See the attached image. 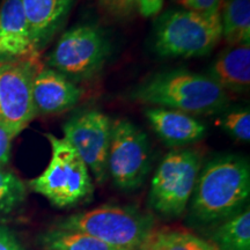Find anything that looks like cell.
Segmentation results:
<instances>
[{"instance_id": "cell-1", "label": "cell", "mask_w": 250, "mask_h": 250, "mask_svg": "<svg viewBox=\"0 0 250 250\" xmlns=\"http://www.w3.org/2000/svg\"><path fill=\"white\" fill-rule=\"evenodd\" d=\"M250 196V167L239 155H223L208 161L199 171L190 199L196 223L217 224L246 208Z\"/></svg>"}, {"instance_id": "cell-2", "label": "cell", "mask_w": 250, "mask_h": 250, "mask_svg": "<svg viewBox=\"0 0 250 250\" xmlns=\"http://www.w3.org/2000/svg\"><path fill=\"white\" fill-rule=\"evenodd\" d=\"M131 99L195 117L221 112L230 101L228 92L212 78L186 70L160 72L149 77L132 90Z\"/></svg>"}, {"instance_id": "cell-3", "label": "cell", "mask_w": 250, "mask_h": 250, "mask_svg": "<svg viewBox=\"0 0 250 250\" xmlns=\"http://www.w3.org/2000/svg\"><path fill=\"white\" fill-rule=\"evenodd\" d=\"M153 215L133 206L105 204L61 219L56 227L89 234L116 250H138L154 230Z\"/></svg>"}, {"instance_id": "cell-4", "label": "cell", "mask_w": 250, "mask_h": 250, "mask_svg": "<svg viewBox=\"0 0 250 250\" xmlns=\"http://www.w3.org/2000/svg\"><path fill=\"white\" fill-rule=\"evenodd\" d=\"M45 137L51 146V159L42 174L29 182L31 190L62 208L90 198L94 192L92 175L79 153L66 139L52 133Z\"/></svg>"}, {"instance_id": "cell-5", "label": "cell", "mask_w": 250, "mask_h": 250, "mask_svg": "<svg viewBox=\"0 0 250 250\" xmlns=\"http://www.w3.org/2000/svg\"><path fill=\"white\" fill-rule=\"evenodd\" d=\"M220 40V13L208 15L186 8L170 9L155 23L154 48L162 57H203Z\"/></svg>"}, {"instance_id": "cell-6", "label": "cell", "mask_w": 250, "mask_h": 250, "mask_svg": "<svg viewBox=\"0 0 250 250\" xmlns=\"http://www.w3.org/2000/svg\"><path fill=\"white\" fill-rule=\"evenodd\" d=\"M202 169L201 153L175 148L165 155L151 181L148 204L167 218L180 217L189 206Z\"/></svg>"}, {"instance_id": "cell-7", "label": "cell", "mask_w": 250, "mask_h": 250, "mask_svg": "<svg viewBox=\"0 0 250 250\" xmlns=\"http://www.w3.org/2000/svg\"><path fill=\"white\" fill-rule=\"evenodd\" d=\"M110 54L104 31L93 24H79L64 31L45 65L73 81L92 79L102 70Z\"/></svg>"}, {"instance_id": "cell-8", "label": "cell", "mask_w": 250, "mask_h": 250, "mask_svg": "<svg viewBox=\"0 0 250 250\" xmlns=\"http://www.w3.org/2000/svg\"><path fill=\"white\" fill-rule=\"evenodd\" d=\"M151 144L140 127L125 118L112 122L108 176L125 191L138 189L151 170Z\"/></svg>"}, {"instance_id": "cell-9", "label": "cell", "mask_w": 250, "mask_h": 250, "mask_svg": "<svg viewBox=\"0 0 250 250\" xmlns=\"http://www.w3.org/2000/svg\"><path fill=\"white\" fill-rule=\"evenodd\" d=\"M111 130L110 118L96 109L79 112L62 125V138L76 148L99 184L108 179Z\"/></svg>"}, {"instance_id": "cell-10", "label": "cell", "mask_w": 250, "mask_h": 250, "mask_svg": "<svg viewBox=\"0 0 250 250\" xmlns=\"http://www.w3.org/2000/svg\"><path fill=\"white\" fill-rule=\"evenodd\" d=\"M40 61L0 64V123L19 134L36 117L31 83Z\"/></svg>"}, {"instance_id": "cell-11", "label": "cell", "mask_w": 250, "mask_h": 250, "mask_svg": "<svg viewBox=\"0 0 250 250\" xmlns=\"http://www.w3.org/2000/svg\"><path fill=\"white\" fill-rule=\"evenodd\" d=\"M40 61L31 41L21 0H2L0 4V64Z\"/></svg>"}, {"instance_id": "cell-12", "label": "cell", "mask_w": 250, "mask_h": 250, "mask_svg": "<svg viewBox=\"0 0 250 250\" xmlns=\"http://www.w3.org/2000/svg\"><path fill=\"white\" fill-rule=\"evenodd\" d=\"M33 104L37 115H57L70 110L83 98V89L48 66L37 68L31 83Z\"/></svg>"}, {"instance_id": "cell-13", "label": "cell", "mask_w": 250, "mask_h": 250, "mask_svg": "<svg viewBox=\"0 0 250 250\" xmlns=\"http://www.w3.org/2000/svg\"><path fill=\"white\" fill-rule=\"evenodd\" d=\"M152 129L166 145L183 147L204 138L206 125L192 115L160 107H149L145 110Z\"/></svg>"}, {"instance_id": "cell-14", "label": "cell", "mask_w": 250, "mask_h": 250, "mask_svg": "<svg viewBox=\"0 0 250 250\" xmlns=\"http://www.w3.org/2000/svg\"><path fill=\"white\" fill-rule=\"evenodd\" d=\"M31 41L40 52L64 26L74 0H21Z\"/></svg>"}, {"instance_id": "cell-15", "label": "cell", "mask_w": 250, "mask_h": 250, "mask_svg": "<svg viewBox=\"0 0 250 250\" xmlns=\"http://www.w3.org/2000/svg\"><path fill=\"white\" fill-rule=\"evenodd\" d=\"M226 92L246 93L250 87V44L230 45L215 58L208 71Z\"/></svg>"}, {"instance_id": "cell-16", "label": "cell", "mask_w": 250, "mask_h": 250, "mask_svg": "<svg viewBox=\"0 0 250 250\" xmlns=\"http://www.w3.org/2000/svg\"><path fill=\"white\" fill-rule=\"evenodd\" d=\"M219 13L221 37L229 45L250 44V0H224Z\"/></svg>"}, {"instance_id": "cell-17", "label": "cell", "mask_w": 250, "mask_h": 250, "mask_svg": "<svg viewBox=\"0 0 250 250\" xmlns=\"http://www.w3.org/2000/svg\"><path fill=\"white\" fill-rule=\"evenodd\" d=\"M211 241L219 250H250L249 206L219 223Z\"/></svg>"}, {"instance_id": "cell-18", "label": "cell", "mask_w": 250, "mask_h": 250, "mask_svg": "<svg viewBox=\"0 0 250 250\" xmlns=\"http://www.w3.org/2000/svg\"><path fill=\"white\" fill-rule=\"evenodd\" d=\"M138 250H219L211 240L175 229L153 230Z\"/></svg>"}, {"instance_id": "cell-19", "label": "cell", "mask_w": 250, "mask_h": 250, "mask_svg": "<svg viewBox=\"0 0 250 250\" xmlns=\"http://www.w3.org/2000/svg\"><path fill=\"white\" fill-rule=\"evenodd\" d=\"M45 250H116L89 234L55 227L40 237Z\"/></svg>"}, {"instance_id": "cell-20", "label": "cell", "mask_w": 250, "mask_h": 250, "mask_svg": "<svg viewBox=\"0 0 250 250\" xmlns=\"http://www.w3.org/2000/svg\"><path fill=\"white\" fill-rule=\"evenodd\" d=\"M26 198V186L13 171L0 167V214L18 208Z\"/></svg>"}, {"instance_id": "cell-21", "label": "cell", "mask_w": 250, "mask_h": 250, "mask_svg": "<svg viewBox=\"0 0 250 250\" xmlns=\"http://www.w3.org/2000/svg\"><path fill=\"white\" fill-rule=\"evenodd\" d=\"M221 127L230 136L243 143L250 140V111L249 109L233 110L221 118Z\"/></svg>"}, {"instance_id": "cell-22", "label": "cell", "mask_w": 250, "mask_h": 250, "mask_svg": "<svg viewBox=\"0 0 250 250\" xmlns=\"http://www.w3.org/2000/svg\"><path fill=\"white\" fill-rule=\"evenodd\" d=\"M109 14L117 18H126L138 9L137 0H98Z\"/></svg>"}, {"instance_id": "cell-23", "label": "cell", "mask_w": 250, "mask_h": 250, "mask_svg": "<svg viewBox=\"0 0 250 250\" xmlns=\"http://www.w3.org/2000/svg\"><path fill=\"white\" fill-rule=\"evenodd\" d=\"M223 1L224 0H179L182 8L208 15L219 13Z\"/></svg>"}, {"instance_id": "cell-24", "label": "cell", "mask_w": 250, "mask_h": 250, "mask_svg": "<svg viewBox=\"0 0 250 250\" xmlns=\"http://www.w3.org/2000/svg\"><path fill=\"white\" fill-rule=\"evenodd\" d=\"M18 134L0 123V167H5L11 158V149L13 139Z\"/></svg>"}, {"instance_id": "cell-25", "label": "cell", "mask_w": 250, "mask_h": 250, "mask_svg": "<svg viewBox=\"0 0 250 250\" xmlns=\"http://www.w3.org/2000/svg\"><path fill=\"white\" fill-rule=\"evenodd\" d=\"M0 250H24V248L11 229L0 226Z\"/></svg>"}, {"instance_id": "cell-26", "label": "cell", "mask_w": 250, "mask_h": 250, "mask_svg": "<svg viewBox=\"0 0 250 250\" xmlns=\"http://www.w3.org/2000/svg\"><path fill=\"white\" fill-rule=\"evenodd\" d=\"M139 13L145 18H151L160 13L164 0H137Z\"/></svg>"}]
</instances>
